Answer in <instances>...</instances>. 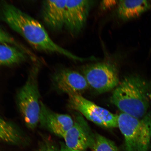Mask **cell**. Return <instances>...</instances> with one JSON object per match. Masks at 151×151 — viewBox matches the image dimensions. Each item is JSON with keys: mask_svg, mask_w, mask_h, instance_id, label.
Wrapping results in <instances>:
<instances>
[{"mask_svg": "<svg viewBox=\"0 0 151 151\" xmlns=\"http://www.w3.org/2000/svg\"><path fill=\"white\" fill-rule=\"evenodd\" d=\"M0 18L35 50L59 54L76 61L89 60L76 55L56 44L40 22L11 4L5 1L0 3Z\"/></svg>", "mask_w": 151, "mask_h": 151, "instance_id": "6da1fadb", "label": "cell"}, {"mask_svg": "<svg viewBox=\"0 0 151 151\" xmlns=\"http://www.w3.org/2000/svg\"><path fill=\"white\" fill-rule=\"evenodd\" d=\"M111 101L122 113L142 118L151 102V85L139 76L126 77L113 91Z\"/></svg>", "mask_w": 151, "mask_h": 151, "instance_id": "7a4b0ae2", "label": "cell"}, {"mask_svg": "<svg viewBox=\"0 0 151 151\" xmlns=\"http://www.w3.org/2000/svg\"><path fill=\"white\" fill-rule=\"evenodd\" d=\"M40 65L35 63L31 67L25 83L16 95L17 106L26 127L35 129L39 124L40 111V94L38 77Z\"/></svg>", "mask_w": 151, "mask_h": 151, "instance_id": "3957f363", "label": "cell"}, {"mask_svg": "<svg viewBox=\"0 0 151 151\" xmlns=\"http://www.w3.org/2000/svg\"><path fill=\"white\" fill-rule=\"evenodd\" d=\"M118 127L123 135L125 151H148L151 139V113L139 119L118 115Z\"/></svg>", "mask_w": 151, "mask_h": 151, "instance_id": "277c9868", "label": "cell"}, {"mask_svg": "<svg viewBox=\"0 0 151 151\" xmlns=\"http://www.w3.org/2000/svg\"><path fill=\"white\" fill-rule=\"evenodd\" d=\"M83 75L92 89L99 93L114 89L119 83L117 69L108 62L89 64L82 68Z\"/></svg>", "mask_w": 151, "mask_h": 151, "instance_id": "5b68a950", "label": "cell"}, {"mask_svg": "<svg viewBox=\"0 0 151 151\" xmlns=\"http://www.w3.org/2000/svg\"><path fill=\"white\" fill-rule=\"evenodd\" d=\"M69 106L80 112L88 119L106 128L118 127V115L96 105L79 94L68 95Z\"/></svg>", "mask_w": 151, "mask_h": 151, "instance_id": "8992f818", "label": "cell"}, {"mask_svg": "<svg viewBox=\"0 0 151 151\" xmlns=\"http://www.w3.org/2000/svg\"><path fill=\"white\" fill-rule=\"evenodd\" d=\"M94 3L89 0L66 1L65 27L71 35H78L84 29Z\"/></svg>", "mask_w": 151, "mask_h": 151, "instance_id": "52a82bcc", "label": "cell"}, {"mask_svg": "<svg viewBox=\"0 0 151 151\" xmlns=\"http://www.w3.org/2000/svg\"><path fill=\"white\" fill-rule=\"evenodd\" d=\"M51 81L55 90L68 95H81L89 86L83 75L68 68H62L52 74Z\"/></svg>", "mask_w": 151, "mask_h": 151, "instance_id": "ba28073f", "label": "cell"}, {"mask_svg": "<svg viewBox=\"0 0 151 151\" xmlns=\"http://www.w3.org/2000/svg\"><path fill=\"white\" fill-rule=\"evenodd\" d=\"M74 122L69 115L55 112L41 101L39 124L43 129L63 138Z\"/></svg>", "mask_w": 151, "mask_h": 151, "instance_id": "9c48e42d", "label": "cell"}, {"mask_svg": "<svg viewBox=\"0 0 151 151\" xmlns=\"http://www.w3.org/2000/svg\"><path fill=\"white\" fill-rule=\"evenodd\" d=\"M94 138L86 123L80 117H77L72 127L63 137L68 148L83 151L91 148Z\"/></svg>", "mask_w": 151, "mask_h": 151, "instance_id": "30bf717a", "label": "cell"}, {"mask_svg": "<svg viewBox=\"0 0 151 151\" xmlns=\"http://www.w3.org/2000/svg\"><path fill=\"white\" fill-rule=\"evenodd\" d=\"M67 1H45L42 6V18L49 28L54 31L65 27Z\"/></svg>", "mask_w": 151, "mask_h": 151, "instance_id": "8fae6325", "label": "cell"}, {"mask_svg": "<svg viewBox=\"0 0 151 151\" xmlns=\"http://www.w3.org/2000/svg\"><path fill=\"white\" fill-rule=\"evenodd\" d=\"M117 9L118 17L123 21L139 17L150 8L147 1L123 0L119 1Z\"/></svg>", "mask_w": 151, "mask_h": 151, "instance_id": "7c38bea8", "label": "cell"}, {"mask_svg": "<svg viewBox=\"0 0 151 151\" xmlns=\"http://www.w3.org/2000/svg\"><path fill=\"white\" fill-rule=\"evenodd\" d=\"M28 55L16 47L9 44H0V66H9L25 61Z\"/></svg>", "mask_w": 151, "mask_h": 151, "instance_id": "4fadbf2b", "label": "cell"}, {"mask_svg": "<svg viewBox=\"0 0 151 151\" xmlns=\"http://www.w3.org/2000/svg\"><path fill=\"white\" fill-rule=\"evenodd\" d=\"M24 138L23 132L17 126L0 118V140L9 144L17 145Z\"/></svg>", "mask_w": 151, "mask_h": 151, "instance_id": "5bb4252c", "label": "cell"}, {"mask_svg": "<svg viewBox=\"0 0 151 151\" xmlns=\"http://www.w3.org/2000/svg\"><path fill=\"white\" fill-rule=\"evenodd\" d=\"M92 151H120L114 142L99 134L95 136Z\"/></svg>", "mask_w": 151, "mask_h": 151, "instance_id": "9a60e30c", "label": "cell"}, {"mask_svg": "<svg viewBox=\"0 0 151 151\" xmlns=\"http://www.w3.org/2000/svg\"><path fill=\"white\" fill-rule=\"evenodd\" d=\"M9 44L14 46L25 52L30 58H32L35 56L24 45L17 41L6 31L0 27V44Z\"/></svg>", "mask_w": 151, "mask_h": 151, "instance_id": "2e32d148", "label": "cell"}, {"mask_svg": "<svg viewBox=\"0 0 151 151\" xmlns=\"http://www.w3.org/2000/svg\"><path fill=\"white\" fill-rule=\"evenodd\" d=\"M43 143H44L43 145L44 147L45 151H58L53 143L48 138L45 137Z\"/></svg>", "mask_w": 151, "mask_h": 151, "instance_id": "e0dca14e", "label": "cell"}, {"mask_svg": "<svg viewBox=\"0 0 151 151\" xmlns=\"http://www.w3.org/2000/svg\"><path fill=\"white\" fill-rule=\"evenodd\" d=\"M119 1H103L101 3V9L107 10L118 5Z\"/></svg>", "mask_w": 151, "mask_h": 151, "instance_id": "ac0fdd59", "label": "cell"}, {"mask_svg": "<svg viewBox=\"0 0 151 151\" xmlns=\"http://www.w3.org/2000/svg\"><path fill=\"white\" fill-rule=\"evenodd\" d=\"M59 151H83V150H73V149L70 148H68V147L67 146H66V145H65V143H61V148H60V150Z\"/></svg>", "mask_w": 151, "mask_h": 151, "instance_id": "d6986e66", "label": "cell"}, {"mask_svg": "<svg viewBox=\"0 0 151 151\" xmlns=\"http://www.w3.org/2000/svg\"><path fill=\"white\" fill-rule=\"evenodd\" d=\"M40 151H45V149L44 147H43V145H42V148H41V150Z\"/></svg>", "mask_w": 151, "mask_h": 151, "instance_id": "ffe728a7", "label": "cell"}, {"mask_svg": "<svg viewBox=\"0 0 151 151\" xmlns=\"http://www.w3.org/2000/svg\"><path fill=\"white\" fill-rule=\"evenodd\" d=\"M150 52H151V48H150Z\"/></svg>", "mask_w": 151, "mask_h": 151, "instance_id": "44dd1931", "label": "cell"}]
</instances>
